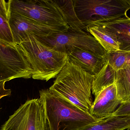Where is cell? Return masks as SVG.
<instances>
[{
	"mask_svg": "<svg viewBox=\"0 0 130 130\" xmlns=\"http://www.w3.org/2000/svg\"><path fill=\"white\" fill-rule=\"evenodd\" d=\"M93 76L68 62L49 91L89 113L93 103L91 90Z\"/></svg>",
	"mask_w": 130,
	"mask_h": 130,
	"instance_id": "2",
	"label": "cell"
},
{
	"mask_svg": "<svg viewBox=\"0 0 130 130\" xmlns=\"http://www.w3.org/2000/svg\"><path fill=\"white\" fill-rule=\"evenodd\" d=\"M130 101V99H129V101Z\"/></svg>",
	"mask_w": 130,
	"mask_h": 130,
	"instance_id": "24",
	"label": "cell"
},
{
	"mask_svg": "<svg viewBox=\"0 0 130 130\" xmlns=\"http://www.w3.org/2000/svg\"><path fill=\"white\" fill-rule=\"evenodd\" d=\"M116 76L117 71L110 65L107 60L99 72L93 76L92 93L95 97L102 91L114 84Z\"/></svg>",
	"mask_w": 130,
	"mask_h": 130,
	"instance_id": "15",
	"label": "cell"
},
{
	"mask_svg": "<svg viewBox=\"0 0 130 130\" xmlns=\"http://www.w3.org/2000/svg\"><path fill=\"white\" fill-rule=\"evenodd\" d=\"M122 104L118 98L114 84L105 89L95 96L89 113L97 119L103 120L113 114Z\"/></svg>",
	"mask_w": 130,
	"mask_h": 130,
	"instance_id": "10",
	"label": "cell"
},
{
	"mask_svg": "<svg viewBox=\"0 0 130 130\" xmlns=\"http://www.w3.org/2000/svg\"><path fill=\"white\" fill-rule=\"evenodd\" d=\"M0 40L10 44H14L8 22L0 14Z\"/></svg>",
	"mask_w": 130,
	"mask_h": 130,
	"instance_id": "19",
	"label": "cell"
},
{
	"mask_svg": "<svg viewBox=\"0 0 130 130\" xmlns=\"http://www.w3.org/2000/svg\"><path fill=\"white\" fill-rule=\"evenodd\" d=\"M39 94L50 130H81L101 120L49 89L40 90Z\"/></svg>",
	"mask_w": 130,
	"mask_h": 130,
	"instance_id": "1",
	"label": "cell"
},
{
	"mask_svg": "<svg viewBox=\"0 0 130 130\" xmlns=\"http://www.w3.org/2000/svg\"><path fill=\"white\" fill-rule=\"evenodd\" d=\"M8 23L14 42L18 45L30 36L47 37L53 34L67 31L68 28L46 25L18 13L10 12Z\"/></svg>",
	"mask_w": 130,
	"mask_h": 130,
	"instance_id": "9",
	"label": "cell"
},
{
	"mask_svg": "<svg viewBox=\"0 0 130 130\" xmlns=\"http://www.w3.org/2000/svg\"><path fill=\"white\" fill-rule=\"evenodd\" d=\"M0 130H50L42 100H27L9 117Z\"/></svg>",
	"mask_w": 130,
	"mask_h": 130,
	"instance_id": "6",
	"label": "cell"
},
{
	"mask_svg": "<svg viewBox=\"0 0 130 130\" xmlns=\"http://www.w3.org/2000/svg\"><path fill=\"white\" fill-rule=\"evenodd\" d=\"M29 63L17 44L0 40V82L32 78Z\"/></svg>",
	"mask_w": 130,
	"mask_h": 130,
	"instance_id": "8",
	"label": "cell"
},
{
	"mask_svg": "<svg viewBox=\"0 0 130 130\" xmlns=\"http://www.w3.org/2000/svg\"><path fill=\"white\" fill-rule=\"evenodd\" d=\"M66 53L68 62L78 66L92 76L98 74L107 62L105 57L78 48L68 50Z\"/></svg>",
	"mask_w": 130,
	"mask_h": 130,
	"instance_id": "11",
	"label": "cell"
},
{
	"mask_svg": "<svg viewBox=\"0 0 130 130\" xmlns=\"http://www.w3.org/2000/svg\"><path fill=\"white\" fill-rule=\"evenodd\" d=\"M33 71L32 78L48 81L56 78L68 62L65 53L56 50L36 36L18 45Z\"/></svg>",
	"mask_w": 130,
	"mask_h": 130,
	"instance_id": "3",
	"label": "cell"
},
{
	"mask_svg": "<svg viewBox=\"0 0 130 130\" xmlns=\"http://www.w3.org/2000/svg\"><path fill=\"white\" fill-rule=\"evenodd\" d=\"M10 11L46 25L69 29L64 18L53 0H10Z\"/></svg>",
	"mask_w": 130,
	"mask_h": 130,
	"instance_id": "5",
	"label": "cell"
},
{
	"mask_svg": "<svg viewBox=\"0 0 130 130\" xmlns=\"http://www.w3.org/2000/svg\"><path fill=\"white\" fill-rule=\"evenodd\" d=\"M130 53L119 50L107 52L105 58L110 65L115 71H117L126 65L127 56Z\"/></svg>",
	"mask_w": 130,
	"mask_h": 130,
	"instance_id": "18",
	"label": "cell"
},
{
	"mask_svg": "<svg viewBox=\"0 0 130 130\" xmlns=\"http://www.w3.org/2000/svg\"><path fill=\"white\" fill-rule=\"evenodd\" d=\"M10 14V0L8 1L5 0H0V14L5 20L8 21Z\"/></svg>",
	"mask_w": 130,
	"mask_h": 130,
	"instance_id": "20",
	"label": "cell"
},
{
	"mask_svg": "<svg viewBox=\"0 0 130 130\" xmlns=\"http://www.w3.org/2000/svg\"><path fill=\"white\" fill-rule=\"evenodd\" d=\"M76 16L86 27L128 17L130 0H73Z\"/></svg>",
	"mask_w": 130,
	"mask_h": 130,
	"instance_id": "4",
	"label": "cell"
},
{
	"mask_svg": "<svg viewBox=\"0 0 130 130\" xmlns=\"http://www.w3.org/2000/svg\"><path fill=\"white\" fill-rule=\"evenodd\" d=\"M118 98L122 103L130 99V66L127 64L121 69L117 71L115 83Z\"/></svg>",
	"mask_w": 130,
	"mask_h": 130,
	"instance_id": "17",
	"label": "cell"
},
{
	"mask_svg": "<svg viewBox=\"0 0 130 130\" xmlns=\"http://www.w3.org/2000/svg\"><path fill=\"white\" fill-rule=\"evenodd\" d=\"M108 31L119 44L120 50L130 52V18L94 23Z\"/></svg>",
	"mask_w": 130,
	"mask_h": 130,
	"instance_id": "12",
	"label": "cell"
},
{
	"mask_svg": "<svg viewBox=\"0 0 130 130\" xmlns=\"http://www.w3.org/2000/svg\"><path fill=\"white\" fill-rule=\"evenodd\" d=\"M86 28L88 33L95 37L107 52L120 50L119 44L114 37L104 27L91 24Z\"/></svg>",
	"mask_w": 130,
	"mask_h": 130,
	"instance_id": "16",
	"label": "cell"
},
{
	"mask_svg": "<svg viewBox=\"0 0 130 130\" xmlns=\"http://www.w3.org/2000/svg\"><path fill=\"white\" fill-rule=\"evenodd\" d=\"M37 37L56 50L65 53L75 48L85 50L103 57H105L107 52L95 37L88 32L68 30L47 37Z\"/></svg>",
	"mask_w": 130,
	"mask_h": 130,
	"instance_id": "7",
	"label": "cell"
},
{
	"mask_svg": "<svg viewBox=\"0 0 130 130\" xmlns=\"http://www.w3.org/2000/svg\"><path fill=\"white\" fill-rule=\"evenodd\" d=\"M126 63L130 66V53L127 56V60Z\"/></svg>",
	"mask_w": 130,
	"mask_h": 130,
	"instance_id": "23",
	"label": "cell"
},
{
	"mask_svg": "<svg viewBox=\"0 0 130 130\" xmlns=\"http://www.w3.org/2000/svg\"><path fill=\"white\" fill-rule=\"evenodd\" d=\"M130 115L113 114L81 130H129Z\"/></svg>",
	"mask_w": 130,
	"mask_h": 130,
	"instance_id": "14",
	"label": "cell"
},
{
	"mask_svg": "<svg viewBox=\"0 0 130 130\" xmlns=\"http://www.w3.org/2000/svg\"><path fill=\"white\" fill-rule=\"evenodd\" d=\"M5 81L0 82V100L4 97L9 96L11 95V89H5Z\"/></svg>",
	"mask_w": 130,
	"mask_h": 130,
	"instance_id": "22",
	"label": "cell"
},
{
	"mask_svg": "<svg viewBox=\"0 0 130 130\" xmlns=\"http://www.w3.org/2000/svg\"><path fill=\"white\" fill-rule=\"evenodd\" d=\"M113 114L130 115V101L122 103Z\"/></svg>",
	"mask_w": 130,
	"mask_h": 130,
	"instance_id": "21",
	"label": "cell"
},
{
	"mask_svg": "<svg viewBox=\"0 0 130 130\" xmlns=\"http://www.w3.org/2000/svg\"><path fill=\"white\" fill-rule=\"evenodd\" d=\"M58 8L69 26L68 30L78 32H88L86 27L83 25L76 16L72 0H53Z\"/></svg>",
	"mask_w": 130,
	"mask_h": 130,
	"instance_id": "13",
	"label": "cell"
}]
</instances>
